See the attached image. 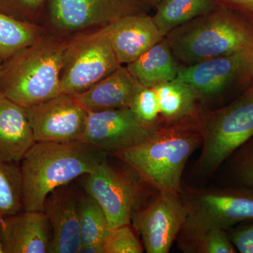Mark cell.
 I'll return each mask as SVG.
<instances>
[{
	"instance_id": "6da1fadb",
	"label": "cell",
	"mask_w": 253,
	"mask_h": 253,
	"mask_svg": "<svg viewBox=\"0 0 253 253\" xmlns=\"http://www.w3.org/2000/svg\"><path fill=\"white\" fill-rule=\"evenodd\" d=\"M107 155L80 141L36 142L20 162L23 209L43 211L51 191L89 174Z\"/></svg>"
},
{
	"instance_id": "7a4b0ae2",
	"label": "cell",
	"mask_w": 253,
	"mask_h": 253,
	"mask_svg": "<svg viewBox=\"0 0 253 253\" xmlns=\"http://www.w3.org/2000/svg\"><path fill=\"white\" fill-rule=\"evenodd\" d=\"M202 140L196 123L163 126L142 142L113 156L158 191L180 194L186 163Z\"/></svg>"
},
{
	"instance_id": "3957f363",
	"label": "cell",
	"mask_w": 253,
	"mask_h": 253,
	"mask_svg": "<svg viewBox=\"0 0 253 253\" xmlns=\"http://www.w3.org/2000/svg\"><path fill=\"white\" fill-rule=\"evenodd\" d=\"M68 38L49 32L3 61L0 94L24 108L61 94V72Z\"/></svg>"
},
{
	"instance_id": "277c9868",
	"label": "cell",
	"mask_w": 253,
	"mask_h": 253,
	"mask_svg": "<svg viewBox=\"0 0 253 253\" xmlns=\"http://www.w3.org/2000/svg\"><path fill=\"white\" fill-rule=\"evenodd\" d=\"M165 38L176 59L190 66L253 47V21L220 5Z\"/></svg>"
},
{
	"instance_id": "5b68a950",
	"label": "cell",
	"mask_w": 253,
	"mask_h": 253,
	"mask_svg": "<svg viewBox=\"0 0 253 253\" xmlns=\"http://www.w3.org/2000/svg\"><path fill=\"white\" fill-rule=\"evenodd\" d=\"M196 124L203 139L196 169L209 175L253 136V84L229 104L202 111Z\"/></svg>"
},
{
	"instance_id": "8992f818",
	"label": "cell",
	"mask_w": 253,
	"mask_h": 253,
	"mask_svg": "<svg viewBox=\"0 0 253 253\" xmlns=\"http://www.w3.org/2000/svg\"><path fill=\"white\" fill-rule=\"evenodd\" d=\"M180 196L187 217L179 234V241L210 229H226L253 219V190L235 187L226 189H182Z\"/></svg>"
},
{
	"instance_id": "52a82bcc",
	"label": "cell",
	"mask_w": 253,
	"mask_h": 253,
	"mask_svg": "<svg viewBox=\"0 0 253 253\" xmlns=\"http://www.w3.org/2000/svg\"><path fill=\"white\" fill-rule=\"evenodd\" d=\"M121 66L111 44L109 26L68 37L63 56L61 93L80 94Z\"/></svg>"
},
{
	"instance_id": "ba28073f",
	"label": "cell",
	"mask_w": 253,
	"mask_h": 253,
	"mask_svg": "<svg viewBox=\"0 0 253 253\" xmlns=\"http://www.w3.org/2000/svg\"><path fill=\"white\" fill-rule=\"evenodd\" d=\"M175 80L189 85L206 106L241 94L253 84V47L190 66L180 65Z\"/></svg>"
},
{
	"instance_id": "9c48e42d",
	"label": "cell",
	"mask_w": 253,
	"mask_h": 253,
	"mask_svg": "<svg viewBox=\"0 0 253 253\" xmlns=\"http://www.w3.org/2000/svg\"><path fill=\"white\" fill-rule=\"evenodd\" d=\"M146 0H47L42 16L47 31L68 38L109 26L133 14H147Z\"/></svg>"
},
{
	"instance_id": "30bf717a",
	"label": "cell",
	"mask_w": 253,
	"mask_h": 253,
	"mask_svg": "<svg viewBox=\"0 0 253 253\" xmlns=\"http://www.w3.org/2000/svg\"><path fill=\"white\" fill-rule=\"evenodd\" d=\"M85 176L84 190L104 210L111 229L130 224L131 214L140 208L142 197L138 179L117 170L107 158Z\"/></svg>"
},
{
	"instance_id": "8fae6325",
	"label": "cell",
	"mask_w": 253,
	"mask_h": 253,
	"mask_svg": "<svg viewBox=\"0 0 253 253\" xmlns=\"http://www.w3.org/2000/svg\"><path fill=\"white\" fill-rule=\"evenodd\" d=\"M187 211L180 194L158 191L149 206L134 211L131 223L148 253H168L184 227Z\"/></svg>"
},
{
	"instance_id": "7c38bea8",
	"label": "cell",
	"mask_w": 253,
	"mask_h": 253,
	"mask_svg": "<svg viewBox=\"0 0 253 253\" xmlns=\"http://www.w3.org/2000/svg\"><path fill=\"white\" fill-rule=\"evenodd\" d=\"M25 110L36 142L80 141L85 129L88 111L73 95L61 93Z\"/></svg>"
},
{
	"instance_id": "4fadbf2b",
	"label": "cell",
	"mask_w": 253,
	"mask_h": 253,
	"mask_svg": "<svg viewBox=\"0 0 253 253\" xmlns=\"http://www.w3.org/2000/svg\"><path fill=\"white\" fill-rule=\"evenodd\" d=\"M154 129L139 123L129 108L88 111L80 141L113 155L142 142Z\"/></svg>"
},
{
	"instance_id": "5bb4252c",
	"label": "cell",
	"mask_w": 253,
	"mask_h": 253,
	"mask_svg": "<svg viewBox=\"0 0 253 253\" xmlns=\"http://www.w3.org/2000/svg\"><path fill=\"white\" fill-rule=\"evenodd\" d=\"M81 192L71 184L51 191L44 211L52 231L49 253H78L81 247L79 198Z\"/></svg>"
},
{
	"instance_id": "9a60e30c",
	"label": "cell",
	"mask_w": 253,
	"mask_h": 253,
	"mask_svg": "<svg viewBox=\"0 0 253 253\" xmlns=\"http://www.w3.org/2000/svg\"><path fill=\"white\" fill-rule=\"evenodd\" d=\"M52 231L44 211H23L1 218L4 253H49Z\"/></svg>"
},
{
	"instance_id": "2e32d148",
	"label": "cell",
	"mask_w": 253,
	"mask_h": 253,
	"mask_svg": "<svg viewBox=\"0 0 253 253\" xmlns=\"http://www.w3.org/2000/svg\"><path fill=\"white\" fill-rule=\"evenodd\" d=\"M109 31L113 49L121 65L139 59L164 38L147 14L121 18L109 25Z\"/></svg>"
},
{
	"instance_id": "e0dca14e",
	"label": "cell",
	"mask_w": 253,
	"mask_h": 253,
	"mask_svg": "<svg viewBox=\"0 0 253 253\" xmlns=\"http://www.w3.org/2000/svg\"><path fill=\"white\" fill-rule=\"evenodd\" d=\"M143 86L126 66L121 65L89 89L73 96L87 111L123 109L129 108Z\"/></svg>"
},
{
	"instance_id": "ac0fdd59",
	"label": "cell",
	"mask_w": 253,
	"mask_h": 253,
	"mask_svg": "<svg viewBox=\"0 0 253 253\" xmlns=\"http://www.w3.org/2000/svg\"><path fill=\"white\" fill-rule=\"evenodd\" d=\"M36 143L25 108L0 94V161L20 163Z\"/></svg>"
},
{
	"instance_id": "d6986e66",
	"label": "cell",
	"mask_w": 253,
	"mask_h": 253,
	"mask_svg": "<svg viewBox=\"0 0 253 253\" xmlns=\"http://www.w3.org/2000/svg\"><path fill=\"white\" fill-rule=\"evenodd\" d=\"M153 88L159 102L161 126L197 123L202 110L189 85L174 80Z\"/></svg>"
},
{
	"instance_id": "ffe728a7",
	"label": "cell",
	"mask_w": 253,
	"mask_h": 253,
	"mask_svg": "<svg viewBox=\"0 0 253 253\" xmlns=\"http://www.w3.org/2000/svg\"><path fill=\"white\" fill-rule=\"evenodd\" d=\"M177 61L164 38L126 66L143 86L154 87L176 79L180 66Z\"/></svg>"
},
{
	"instance_id": "44dd1931",
	"label": "cell",
	"mask_w": 253,
	"mask_h": 253,
	"mask_svg": "<svg viewBox=\"0 0 253 253\" xmlns=\"http://www.w3.org/2000/svg\"><path fill=\"white\" fill-rule=\"evenodd\" d=\"M217 0H162L152 17L163 37L194 18L220 6Z\"/></svg>"
},
{
	"instance_id": "7402d4cb",
	"label": "cell",
	"mask_w": 253,
	"mask_h": 253,
	"mask_svg": "<svg viewBox=\"0 0 253 253\" xmlns=\"http://www.w3.org/2000/svg\"><path fill=\"white\" fill-rule=\"evenodd\" d=\"M49 33L44 26L20 21L0 11V59L34 44Z\"/></svg>"
},
{
	"instance_id": "603a6c76",
	"label": "cell",
	"mask_w": 253,
	"mask_h": 253,
	"mask_svg": "<svg viewBox=\"0 0 253 253\" xmlns=\"http://www.w3.org/2000/svg\"><path fill=\"white\" fill-rule=\"evenodd\" d=\"M79 217L81 246H104L111 230L109 220L99 203L84 190L80 194Z\"/></svg>"
},
{
	"instance_id": "cb8c5ba5",
	"label": "cell",
	"mask_w": 253,
	"mask_h": 253,
	"mask_svg": "<svg viewBox=\"0 0 253 253\" xmlns=\"http://www.w3.org/2000/svg\"><path fill=\"white\" fill-rule=\"evenodd\" d=\"M22 179L18 163L0 161V217L23 211Z\"/></svg>"
},
{
	"instance_id": "d4e9b609",
	"label": "cell",
	"mask_w": 253,
	"mask_h": 253,
	"mask_svg": "<svg viewBox=\"0 0 253 253\" xmlns=\"http://www.w3.org/2000/svg\"><path fill=\"white\" fill-rule=\"evenodd\" d=\"M184 253H235L236 248L224 229H212L194 237L179 241Z\"/></svg>"
},
{
	"instance_id": "484cf974",
	"label": "cell",
	"mask_w": 253,
	"mask_h": 253,
	"mask_svg": "<svg viewBox=\"0 0 253 253\" xmlns=\"http://www.w3.org/2000/svg\"><path fill=\"white\" fill-rule=\"evenodd\" d=\"M129 109L146 127L156 129L161 126L159 102L154 88L143 86L131 101Z\"/></svg>"
},
{
	"instance_id": "4316f807",
	"label": "cell",
	"mask_w": 253,
	"mask_h": 253,
	"mask_svg": "<svg viewBox=\"0 0 253 253\" xmlns=\"http://www.w3.org/2000/svg\"><path fill=\"white\" fill-rule=\"evenodd\" d=\"M231 156V176L234 184L253 190V136Z\"/></svg>"
},
{
	"instance_id": "83f0119b",
	"label": "cell",
	"mask_w": 253,
	"mask_h": 253,
	"mask_svg": "<svg viewBox=\"0 0 253 253\" xmlns=\"http://www.w3.org/2000/svg\"><path fill=\"white\" fill-rule=\"evenodd\" d=\"M47 0H0V11L25 22L41 24Z\"/></svg>"
},
{
	"instance_id": "f1b7e54d",
	"label": "cell",
	"mask_w": 253,
	"mask_h": 253,
	"mask_svg": "<svg viewBox=\"0 0 253 253\" xmlns=\"http://www.w3.org/2000/svg\"><path fill=\"white\" fill-rule=\"evenodd\" d=\"M104 253H142L144 248L129 224L113 228L104 244Z\"/></svg>"
},
{
	"instance_id": "f546056e",
	"label": "cell",
	"mask_w": 253,
	"mask_h": 253,
	"mask_svg": "<svg viewBox=\"0 0 253 253\" xmlns=\"http://www.w3.org/2000/svg\"><path fill=\"white\" fill-rule=\"evenodd\" d=\"M231 242L241 253H253V219L226 229Z\"/></svg>"
},
{
	"instance_id": "4dcf8cb0",
	"label": "cell",
	"mask_w": 253,
	"mask_h": 253,
	"mask_svg": "<svg viewBox=\"0 0 253 253\" xmlns=\"http://www.w3.org/2000/svg\"><path fill=\"white\" fill-rule=\"evenodd\" d=\"M222 6L230 8L253 21V0H217Z\"/></svg>"
},
{
	"instance_id": "1f68e13d",
	"label": "cell",
	"mask_w": 253,
	"mask_h": 253,
	"mask_svg": "<svg viewBox=\"0 0 253 253\" xmlns=\"http://www.w3.org/2000/svg\"><path fill=\"white\" fill-rule=\"evenodd\" d=\"M78 253H104V246L98 244L81 246Z\"/></svg>"
},
{
	"instance_id": "d6a6232c",
	"label": "cell",
	"mask_w": 253,
	"mask_h": 253,
	"mask_svg": "<svg viewBox=\"0 0 253 253\" xmlns=\"http://www.w3.org/2000/svg\"><path fill=\"white\" fill-rule=\"evenodd\" d=\"M146 1H147L148 4H149L150 6L156 7L162 0H146Z\"/></svg>"
},
{
	"instance_id": "836d02e7",
	"label": "cell",
	"mask_w": 253,
	"mask_h": 253,
	"mask_svg": "<svg viewBox=\"0 0 253 253\" xmlns=\"http://www.w3.org/2000/svg\"><path fill=\"white\" fill-rule=\"evenodd\" d=\"M1 218L0 217V253H4L3 252L2 244H1Z\"/></svg>"
},
{
	"instance_id": "e575fe53",
	"label": "cell",
	"mask_w": 253,
	"mask_h": 253,
	"mask_svg": "<svg viewBox=\"0 0 253 253\" xmlns=\"http://www.w3.org/2000/svg\"><path fill=\"white\" fill-rule=\"evenodd\" d=\"M3 61L0 59V73H1V65H2Z\"/></svg>"
}]
</instances>
